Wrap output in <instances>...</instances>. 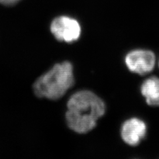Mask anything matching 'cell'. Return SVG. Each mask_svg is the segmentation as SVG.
<instances>
[{
    "label": "cell",
    "mask_w": 159,
    "mask_h": 159,
    "mask_svg": "<svg viewBox=\"0 0 159 159\" xmlns=\"http://www.w3.org/2000/svg\"><path fill=\"white\" fill-rule=\"evenodd\" d=\"M66 121L68 127L78 133H86L96 127L97 121L106 112V105L89 90L74 93L67 102Z\"/></svg>",
    "instance_id": "6da1fadb"
},
{
    "label": "cell",
    "mask_w": 159,
    "mask_h": 159,
    "mask_svg": "<svg viewBox=\"0 0 159 159\" xmlns=\"http://www.w3.org/2000/svg\"><path fill=\"white\" fill-rule=\"evenodd\" d=\"M158 67H159V61H158Z\"/></svg>",
    "instance_id": "ba28073f"
},
{
    "label": "cell",
    "mask_w": 159,
    "mask_h": 159,
    "mask_svg": "<svg viewBox=\"0 0 159 159\" xmlns=\"http://www.w3.org/2000/svg\"><path fill=\"white\" fill-rule=\"evenodd\" d=\"M74 84L72 64L68 61L57 63L40 76L33 84L39 98L57 100L61 98Z\"/></svg>",
    "instance_id": "7a4b0ae2"
},
{
    "label": "cell",
    "mask_w": 159,
    "mask_h": 159,
    "mask_svg": "<svg viewBox=\"0 0 159 159\" xmlns=\"http://www.w3.org/2000/svg\"><path fill=\"white\" fill-rule=\"evenodd\" d=\"M19 1V0H0V3L4 6H12Z\"/></svg>",
    "instance_id": "52a82bcc"
},
{
    "label": "cell",
    "mask_w": 159,
    "mask_h": 159,
    "mask_svg": "<svg viewBox=\"0 0 159 159\" xmlns=\"http://www.w3.org/2000/svg\"><path fill=\"white\" fill-rule=\"evenodd\" d=\"M141 92L151 106H159V78L152 76L143 82Z\"/></svg>",
    "instance_id": "8992f818"
},
{
    "label": "cell",
    "mask_w": 159,
    "mask_h": 159,
    "mask_svg": "<svg viewBox=\"0 0 159 159\" xmlns=\"http://www.w3.org/2000/svg\"><path fill=\"white\" fill-rule=\"evenodd\" d=\"M147 125L141 119L132 117L123 123L121 136L123 141L130 146H137L145 138Z\"/></svg>",
    "instance_id": "5b68a950"
},
{
    "label": "cell",
    "mask_w": 159,
    "mask_h": 159,
    "mask_svg": "<svg viewBox=\"0 0 159 159\" xmlns=\"http://www.w3.org/2000/svg\"><path fill=\"white\" fill-rule=\"evenodd\" d=\"M125 62L131 72L143 76L152 71L156 57L155 54L148 50H135L127 54Z\"/></svg>",
    "instance_id": "3957f363"
},
{
    "label": "cell",
    "mask_w": 159,
    "mask_h": 159,
    "mask_svg": "<svg viewBox=\"0 0 159 159\" xmlns=\"http://www.w3.org/2000/svg\"><path fill=\"white\" fill-rule=\"evenodd\" d=\"M51 31L57 40L66 43L76 41L81 34V27L76 20L66 16L56 18L52 22Z\"/></svg>",
    "instance_id": "277c9868"
}]
</instances>
